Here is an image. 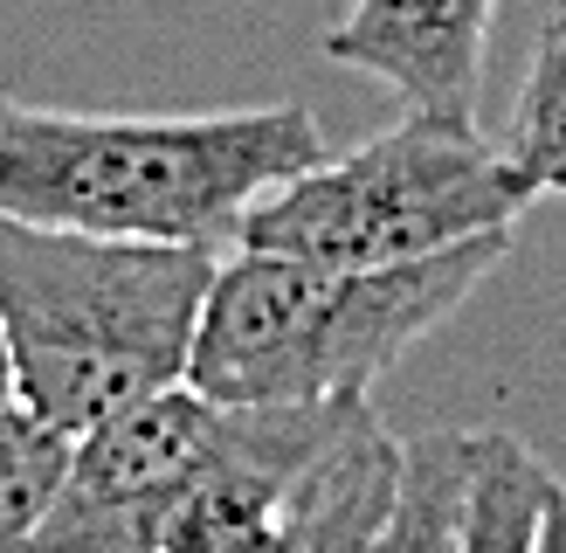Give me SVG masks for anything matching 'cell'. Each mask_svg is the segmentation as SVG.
<instances>
[{
    "mask_svg": "<svg viewBox=\"0 0 566 553\" xmlns=\"http://www.w3.org/2000/svg\"><path fill=\"white\" fill-rule=\"evenodd\" d=\"M497 0H353L318 49L338 70L387 83L408 111L476 118Z\"/></svg>",
    "mask_w": 566,
    "mask_h": 553,
    "instance_id": "cell-7",
    "label": "cell"
},
{
    "mask_svg": "<svg viewBox=\"0 0 566 553\" xmlns=\"http://www.w3.org/2000/svg\"><path fill=\"white\" fill-rule=\"evenodd\" d=\"M325 159L304 104L229 111H55L0 91V215L132 242H235L256 194Z\"/></svg>",
    "mask_w": 566,
    "mask_h": 553,
    "instance_id": "cell-1",
    "label": "cell"
},
{
    "mask_svg": "<svg viewBox=\"0 0 566 553\" xmlns=\"http://www.w3.org/2000/svg\"><path fill=\"white\" fill-rule=\"evenodd\" d=\"M532 201L525 174L476 118L408 111L401 125L374 132L353 153H325L291 180L249 201L235 221V249H276V257L387 270L421 263L457 242L518 229Z\"/></svg>",
    "mask_w": 566,
    "mask_h": 553,
    "instance_id": "cell-4",
    "label": "cell"
},
{
    "mask_svg": "<svg viewBox=\"0 0 566 553\" xmlns=\"http://www.w3.org/2000/svg\"><path fill=\"white\" fill-rule=\"evenodd\" d=\"M366 408L374 401L221 408L201 470L159 525V553H297L311 478Z\"/></svg>",
    "mask_w": 566,
    "mask_h": 553,
    "instance_id": "cell-6",
    "label": "cell"
},
{
    "mask_svg": "<svg viewBox=\"0 0 566 553\" xmlns=\"http://www.w3.org/2000/svg\"><path fill=\"white\" fill-rule=\"evenodd\" d=\"M221 401L201 387H153L70 442L63 484L42 505L21 553H159V525L180 484L201 470Z\"/></svg>",
    "mask_w": 566,
    "mask_h": 553,
    "instance_id": "cell-5",
    "label": "cell"
},
{
    "mask_svg": "<svg viewBox=\"0 0 566 553\" xmlns=\"http://www.w3.org/2000/svg\"><path fill=\"white\" fill-rule=\"evenodd\" d=\"M504 249H512V229L387 270L235 249L214 263L187 353V387H201L221 408L366 401L394 359L415 353L476 298Z\"/></svg>",
    "mask_w": 566,
    "mask_h": 553,
    "instance_id": "cell-2",
    "label": "cell"
},
{
    "mask_svg": "<svg viewBox=\"0 0 566 553\" xmlns=\"http://www.w3.org/2000/svg\"><path fill=\"white\" fill-rule=\"evenodd\" d=\"M214 249L83 236L0 215V353L35 422L83 436L125 401L187 380Z\"/></svg>",
    "mask_w": 566,
    "mask_h": 553,
    "instance_id": "cell-3",
    "label": "cell"
},
{
    "mask_svg": "<svg viewBox=\"0 0 566 553\" xmlns=\"http://www.w3.org/2000/svg\"><path fill=\"white\" fill-rule=\"evenodd\" d=\"M470 470H476V429L408 436L401 457H394V491L366 553H463Z\"/></svg>",
    "mask_w": 566,
    "mask_h": 553,
    "instance_id": "cell-8",
    "label": "cell"
},
{
    "mask_svg": "<svg viewBox=\"0 0 566 553\" xmlns=\"http://www.w3.org/2000/svg\"><path fill=\"white\" fill-rule=\"evenodd\" d=\"M532 553H566V484L553 478V491H546V519H539V546Z\"/></svg>",
    "mask_w": 566,
    "mask_h": 553,
    "instance_id": "cell-10",
    "label": "cell"
},
{
    "mask_svg": "<svg viewBox=\"0 0 566 553\" xmlns=\"http://www.w3.org/2000/svg\"><path fill=\"white\" fill-rule=\"evenodd\" d=\"M512 166L525 174L532 194H566V0L546 14L532 70L518 83V118L504 138Z\"/></svg>",
    "mask_w": 566,
    "mask_h": 553,
    "instance_id": "cell-9",
    "label": "cell"
}]
</instances>
